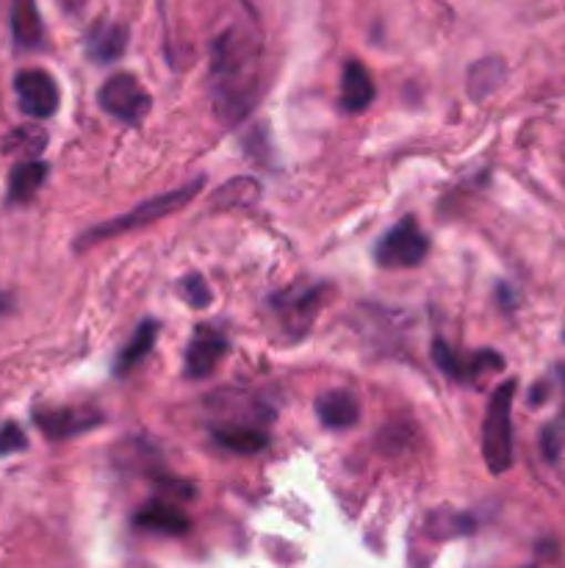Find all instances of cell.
<instances>
[{
    "mask_svg": "<svg viewBox=\"0 0 565 568\" xmlns=\"http://www.w3.org/2000/svg\"><path fill=\"white\" fill-rule=\"evenodd\" d=\"M264 34L253 9L238 0L210 37L208 92L222 123L233 125L253 112L260 92Z\"/></svg>",
    "mask_w": 565,
    "mask_h": 568,
    "instance_id": "6da1fadb",
    "label": "cell"
},
{
    "mask_svg": "<svg viewBox=\"0 0 565 568\" xmlns=\"http://www.w3.org/2000/svg\"><path fill=\"white\" fill-rule=\"evenodd\" d=\"M199 189H203V180H194V184L181 186V189H175V192H164V195H158V197H150V200L138 203L133 211L120 214V217H114V219H109V223L97 225V228L86 230V234L78 239V250L97 245V241L114 239V236L131 234V230L144 228V225H153V223H158V219L170 217V214L181 211V208L186 206L192 197L199 195Z\"/></svg>",
    "mask_w": 565,
    "mask_h": 568,
    "instance_id": "7a4b0ae2",
    "label": "cell"
},
{
    "mask_svg": "<svg viewBox=\"0 0 565 568\" xmlns=\"http://www.w3.org/2000/svg\"><path fill=\"white\" fill-rule=\"evenodd\" d=\"M518 383L507 380L493 391L482 419V457L493 474H504L513 466V400Z\"/></svg>",
    "mask_w": 565,
    "mask_h": 568,
    "instance_id": "3957f363",
    "label": "cell"
},
{
    "mask_svg": "<svg viewBox=\"0 0 565 568\" xmlns=\"http://www.w3.org/2000/svg\"><path fill=\"white\" fill-rule=\"evenodd\" d=\"M430 256V239L419 228L415 217H404L402 223L393 225L380 241H377L374 261L386 269H410L419 267Z\"/></svg>",
    "mask_w": 565,
    "mask_h": 568,
    "instance_id": "277c9868",
    "label": "cell"
},
{
    "mask_svg": "<svg viewBox=\"0 0 565 568\" xmlns=\"http://www.w3.org/2000/svg\"><path fill=\"white\" fill-rule=\"evenodd\" d=\"M97 103L105 114H111L125 125L142 123L147 117L150 106H153L144 86L131 73H114L111 79H105V84L97 92Z\"/></svg>",
    "mask_w": 565,
    "mask_h": 568,
    "instance_id": "5b68a950",
    "label": "cell"
},
{
    "mask_svg": "<svg viewBox=\"0 0 565 568\" xmlns=\"http://www.w3.org/2000/svg\"><path fill=\"white\" fill-rule=\"evenodd\" d=\"M321 297H325V283L316 286H294V289L280 291V295L271 297V311L280 319L282 330L294 333V339L308 333L310 322L316 319L321 306Z\"/></svg>",
    "mask_w": 565,
    "mask_h": 568,
    "instance_id": "8992f818",
    "label": "cell"
},
{
    "mask_svg": "<svg viewBox=\"0 0 565 568\" xmlns=\"http://www.w3.org/2000/svg\"><path fill=\"white\" fill-rule=\"evenodd\" d=\"M14 95L22 112L33 120L53 117L61 101L59 84H55L53 75L37 68L20 70L14 75Z\"/></svg>",
    "mask_w": 565,
    "mask_h": 568,
    "instance_id": "52a82bcc",
    "label": "cell"
},
{
    "mask_svg": "<svg viewBox=\"0 0 565 568\" xmlns=\"http://www.w3.org/2000/svg\"><path fill=\"white\" fill-rule=\"evenodd\" d=\"M33 424L48 435L50 441H66L75 435L89 433V430L103 424V413L94 407H39L33 411Z\"/></svg>",
    "mask_w": 565,
    "mask_h": 568,
    "instance_id": "ba28073f",
    "label": "cell"
},
{
    "mask_svg": "<svg viewBox=\"0 0 565 568\" xmlns=\"http://www.w3.org/2000/svg\"><path fill=\"white\" fill-rule=\"evenodd\" d=\"M227 350H230V344L219 333L208 328H197V335L186 347L183 372H186V378H208L216 363L227 355Z\"/></svg>",
    "mask_w": 565,
    "mask_h": 568,
    "instance_id": "9c48e42d",
    "label": "cell"
},
{
    "mask_svg": "<svg viewBox=\"0 0 565 568\" xmlns=\"http://www.w3.org/2000/svg\"><path fill=\"white\" fill-rule=\"evenodd\" d=\"M138 529H153L164 535H186L192 529V518L170 499H150L142 510L133 516Z\"/></svg>",
    "mask_w": 565,
    "mask_h": 568,
    "instance_id": "30bf717a",
    "label": "cell"
},
{
    "mask_svg": "<svg viewBox=\"0 0 565 568\" xmlns=\"http://www.w3.org/2000/svg\"><path fill=\"white\" fill-rule=\"evenodd\" d=\"M316 416L325 424L327 430H347L352 424H358L360 419V402L352 391H327L316 400Z\"/></svg>",
    "mask_w": 565,
    "mask_h": 568,
    "instance_id": "8fae6325",
    "label": "cell"
},
{
    "mask_svg": "<svg viewBox=\"0 0 565 568\" xmlns=\"http://www.w3.org/2000/svg\"><path fill=\"white\" fill-rule=\"evenodd\" d=\"M125 45H127L125 25L109 23V20L94 23L86 34V56L97 64L116 62V59L125 53Z\"/></svg>",
    "mask_w": 565,
    "mask_h": 568,
    "instance_id": "7c38bea8",
    "label": "cell"
},
{
    "mask_svg": "<svg viewBox=\"0 0 565 568\" xmlns=\"http://www.w3.org/2000/svg\"><path fill=\"white\" fill-rule=\"evenodd\" d=\"M9 25L11 37H14L17 48L22 51H33V48L42 45V18H39L37 0H11V12H9Z\"/></svg>",
    "mask_w": 565,
    "mask_h": 568,
    "instance_id": "4fadbf2b",
    "label": "cell"
},
{
    "mask_svg": "<svg viewBox=\"0 0 565 568\" xmlns=\"http://www.w3.org/2000/svg\"><path fill=\"white\" fill-rule=\"evenodd\" d=\"M50 167L44 162H20L9 175V192H6V200L9 206H25L33 200L42 184L48 180Z\"/></svg>",
    "mask_w": 565,
    "mask_h": 568,
    "instance_id": "5bb4252c",
    "label": "cell"
},
{
    "mask_svg": "<svg viewBox=\"0 0 565 568\" xmlns=\"http://www.w3.org/2000/svg\"><path fill=\"white\" fill-rule=\"evenodd\" d=\"M374 101V84H371V75L366 73V68L360 62H347L343 64L341 75V109L343 112H363L369 103Z\"/></svg>",
    "mask_w": 565,
    "mask_h": 568,
    "instance_id": "9a60e30c",
    "label": "cell"
},
{
    "mask_svg": "<svg viewBox=\"0 0 565 568\" xmlns=\"http://www.w3.org/2000/svg\"><path fill=\"white\" fill-rule=\"evenodd\" d=\"M210 435H214L216 444L230 452H238V455H255V452L266 450V444H269V435L258 424H216Z\"/></svg>",
    "mask_w": 565,
    "mask_h": 568,
    "instance_id": "2e32d148",
    "label": "cell"
},
{
    "mask_svg": "<svg viewBox=\"0 0 565 568\" xmlns=\"http://www.w3.org/2000/svg\"><path fill=\"white\" fill-rule=\"evenodd\" d=\"M158 328L161 324L155 322V319H144V322L138 324L136 333H133V339L127 341V344L122 347L120 355H116V361H114L116 378H122V374L131 372L133 366H138V363H142L144 358L153 352L155 339H158Z\"/></svg>",
    "mask_w": 565,
    "mask_h": 568,
    "instance_id": "e0dca14e",
    "label": "cell"
},
{
    "mask_svg": "<svg viewBox=\"0 0 565 568\" xmlns=\"http://www.w3.org/2000/svg\"><path fill=\"white\" fill-rule=\"evenodd\" d=\"M44 147H48V131L39 128V125H17L0 142V151L6 156H22L25 162H37Z\"/></svg>",
    "mask_w": 565,
    "mask_h": 568,
    "instance_id": "ac0fdd59",
    "label": "cell"
},
{
    "mask_svg": "<svg viewBox=\"0 0 565 568\" xmlns=\"http://www.w3.org/2000/svg\"><path fill=\"white\" fill-rule=\"evenodd\" d=\"M504 79V64L499 59H485V62L476 64L469 75V90L471 95L480 101V97H487Z\"/></svg>",
    "mask_w": 565,
    "mask_h": 568,
    "instance_id": "d6986e66",
    "label": "cell"
},
{
    "mask_svg": "<svg viewBox=\"0 0 565 568\" xmlns=\"http://www.w3.org/2000/svg\"><path fill=\"white\" fill-rule=\"evenodd\" d=\"M258 195H260L258 180L236 178V180H230V184H225L219 192H216V206H219V208L249 206V203L258 200Z\"/></svg>",
    "mask_w": 565,
    "mask_h": 568,
    "instance_id": "ffe728a7",
    "label": "cell"
},
{
    "mask_svg": "<svg viewBox=\"0 0 565 568\" xmlns=\"http://www.w3.org/2000/svg\"><path fill=\"white\" fill-rule=\"evenodd\" d=\"M432 361H435V366L441 369L443 374H449V378L465 380V361L458 352H452V347L443 339L432 341Z\"/></svg>",
    "mask_w": 565,
    "mask_h": 568,
    "instance_id": "44dd1931",
    "label": "cell"
},
{
    "mask_svg": "<svg viewBox=\"0 0 565 568\" xmlns=\"http://www.w3.org/2000/svg\"><path fill=\"white\" fill-rule=\"evenodd\" d=\"M177 295H181V300L192 308H205L210 300H214L208 283H205L203 275H197V272L186 275V278L177 283Z\"/></svg>",
    "mask_w": 565,
    "mask_h": 568,
    "instance_id": "7402d4cb",
    "label": "cell"
},
{
    "mask_svg": "<svg viewBox=\"0 0 565 568\" xmlns=\"http://www.w3.org/2000/svg\"><path fill=\"white\" fill-rule=\"evenodd\" d=\"M504 369V358L496 350H480L465 361V380L469 378H485V374Z\"/></svg>",
    "mask_w": 565,
    "mask_h": 568,
    "instance_id": "603a6c76",
    "label": "cell"
},
{
    "mask_svg": "<svg viewBox=\"0 0 565 568\" xmlns=\"http://www.w3.org/2000/svg\"><path fill=\"white\" fill-rule=\"evenodd\" d=\"M25 446H28V438L25 433H22L20 424L17 422L0 424V457L17 455V452H22Z\"/></svg>",
    "mask_w": 565,
    "mask_h": 568,
    "instance_id": "cb8c5ba5",
    "label": "cell"
}]
</instances>
